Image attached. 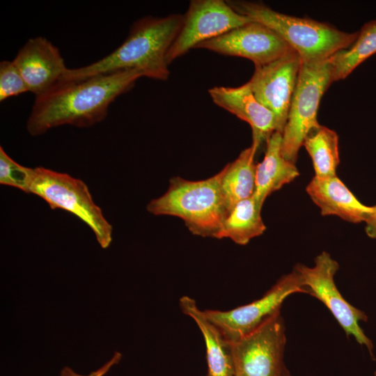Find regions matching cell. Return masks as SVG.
Wrapping results in <instances>:
<instances>
[{"instance_id":"obj_15","label":"cell","mask_w":376,"mask_h":376,"mask_svg":"<svg viewBox=\"0 0 376 376\" xmlns=\"http://www.w3.org/2000/svg\"><path fill=\"white\" fill-rule=\"evenodd\" d=\"M306 191L323 216L335 215L357 224L365 222L373 211V206L361 203L336 175L314 176Z\"/></svg>"},{"instance_id":"obj_22","label":"cell","mask_w":376,"mask_h":376,"mask_svg":"<svg viewBox=\"0 0 376 376\" xmlns=\"http://www.w3.org/2000/svg\"><path fill=\"white\" fill-rule=\"evenodd\" d=\"M33 169L24 166L0 147V184L17 188L28 194Z\"/></svg>"},{"instance_id":"obj_27","label":"cell","mask_w":376,"mask_h":376,"mask_svg":"<svg viewBox=\"0 0 376 376\" xmlns=\"http://www.w3.org/2000/svg\"><path fill=\"white\" fill-rule=\"evenodd\" d=\"M206 376H210V375H207Z\"/></svg>"},{"instance_id":"obj_12","label":"cell","mask_w":376,"mask_h":376,"mask_svg":"<svg viewBox=\"0 0 376 376\" xmlns=\"http://www.w3.org/2000/svg\"><path fill=\"white\" fill-rule=\"evenodd\" d=\"M195 48L245 58L251 60L255 66L267 64L295 51L274 31L255 21L201 42Z\"/></svg>"},{"instance_id":"obj_26","label":"cell","mask_w":376,"mask_h":376,"mask_svg":"<svg viewBox=\"0 0 376 376\" xmlns=\"http://www.w3.org/2000/svg\"><path fill=\"white\" fill-rule=\"evenodd\" d=\"M374 376H376V372L375 373V375H374Z\"/></svg>"},{"instance_id":"obj_7","label":"cell","mask_w":376,"mask_h":376,"mask_svg":"<svg viewBox=\"0 0 376 376\" xmlns=\"http://www.w3.org/2000/svg\"><path fill=\"white\" fill-rule=\"evenodd\" d=\"M339 265L330 254L322 251L315 259L313 267L297 264L294 269L299 276L306 294L320 300L331 313L347 336H353L361 345L368 350L374 357V346L359 325L366 322L367 315L354 307L342 296L336 287L334 276Z\"/></svg>"},{"instance_id":"obj_23","label":"cell","mask_w":376,"mask_h":376,"mask_svg":"<svg viewBox=\"0 0 376 376\" xmlns=\"http://www.w3.org/2000/svg\"><path fill=\"white\" fill-rule=\"evenodd\" d=\"M29 92L27 86L13 61L0 62V102Z\"/></svg>"},{"instance_id":"obj_13","label":"cell","mask_w":376,"mask_h":376,"mask_svg":"<svg viewBox=\"0 0 376 376\" xmlns=\"http://www.w3.org/2000/svg\"><path fill=\"white\" fill-rule=\"evenodd\" d=\"M13 62L36 97L56 85L68 69L58 47L43 36L29 38Z\"/></svg>"},{"instance_id":"obj_2","label":"cell","mask_w":376,"mask_h":376,"mask_svg":"<svg viewBox=\"0 0 376 376\" xmlns=\"http://www.w3.org/2000/svg\"><path fill=\"white\" fill-rule=\"evenodd\" d=\"M183 22V15L147 16L136 21L127 37L114 51L89 65L67 69L58 82H75L93 76L139 69L147 77L165 81L169 77L167 52Z\"/></svg>"},{"instance_id":"obj_25","label":"cell","mask_w":376,"mask_h":376,"mask_svg":"<svg viewBox=\"0 0 376 376\" xmlns=\"http://www.w3.org/2000/svg\"><path fill=\"white\" fill-rule=\"evenodd\" d=\"M365 231L367 235L376 240V205L373 206V211L365 221Z\"/></svg>"},{"instance_id":"obj_5","label":"cell","mask_w":376,"mask_h":376,"mask_svg":"<svg viewBox=\"0 0 376 376\" xmlns=\"http://www.w3.org/2000/svg\"><path fill=\"white\" fill-rule=\"evenodd\" d=\"M28 194L40 197L52 210L61 209L73 214L91 228L102 249L110 246L112 226L81 180L38 166L33 169Z\"/></svg>"},{"instance_id":"obj_10","label":"cell","mask_w":376,"mask_h":376,"mask_svg":"<svg viewBox=\"0 0 376 376\" xmlns=\"http://www.w3.org/2000/svg\"><path fill=\"white\" fill-rule=\"evenodd\" d=\"M252 20L233 10L223 0H194L183 15L178 35L169 49L170 64L201 42L217 38Z\"/></svg>"},{"instance_id":"obj_14","label":"cell","mask_w":376,"mask_h":376,"mask_svg":"<svg viewBox=\"0 0 376 376\" xmlns=\"http://www.w3.org/2000/svg\"><path fill=\"white\" fill-rule=\"evenodd\" d=\"M209 94L214 104L251 126V145L256 148L277 131L274 114L255 97L247 83L235 88L215 86Z\"/></svg>"},{"instance_id":"obj_11","label":"cell","mask_w":376,"mask_h":376,"mask_svg":"<svg viewBox=\"0 0 376 376\" xmlns=\"http://www.w3.org/2000/svg\"><path fill=\"white\" fill-rule=\"evenodd\" d=\"M301 59L295 51L267 64L255 66L246 82L255 97L275 116L282 134L296 87Z\"/></svg>"},{"instance_id":"obj_24","label":"cell","mask_w":376,"mask_h":376,"mask_svg":"<svg viewBox=\"0 0 376 376\" xmlns=\"http://www.w3.org/2000/svg\"><path fill=\"white\" fill-rule=\"evenodd\" d=\"M122 358L121 353L118 352H115L111 358L107 361L103 366H102L98 369L91 372L88 375H81L75 372L72 368L69 367H63L61 370L59 376H104L105 375L109 370L118 364Z\"/></svg>"},{"instance_id":"obj_3","label":"cell","mask_w":376,"mask_h":376,"mask_svg":"<svg viewBox=\"0 0 376 376\" xmlns=\"http://www.w3.org/2000/svg\"><path fill=\"white\" fill-rule=\"evenodd\" d=\"M238 13L274 31L299 56L301 61L320 62L350 47L359 31L348 33L312 19L275 11L263 3L226 1Z\"/></svg>"},{"instance_id":"obj_16","label":"cell","mask_w":376,"mask_h":376,"mask_svg":"<svg viewBox=\"0 0 376 376\" xmlns=\"http://www.w3.org/2000/svg\"><path fill=\"white\" fill-rule=\"evenodd\" d=\"M183 313L190 317L199 328L205 344L210 376H234L232 346L221 330L201 311L196 301L183 296L179 301Z\"/></svg>"},{"instance_id":"obj_6","label":"cell","mask_w":376,"mask_h":376,"mask_svg":"<svg viewBox=\"0 0 376 376\" xmlns=\"http://www.w3.org/2000/svg\"><path fill=\"white\" fill-rule=\"evenodd\" d=\"M329 59L320 62L301 61L296 87L282 132L281 153L295 164L307 135L320 125L317 119L320 100L333 83Z\"/></svg>"},{"instance_id":"obj_8","label":"cell","mask_w":376,"mask_h":376,"mask_svg":"<svg viewBox=\"0 0 376 376\" xmlns=\"http://www.w3.org/2000/svg\"><path fill=\"white\" fill-rule=\"evenodd\" d=\"M285 328L281 312L231 343L234 376H292L284 362Z\"/></svg>"},{"instance_id":"obj_20","label":"cell","mask_w":376,"mask_h":376,"mask_svg":"<svg viewBox=\"0 0 376 376\" xmlns=\"http://www.w3.org/2000/svg\"><path fill=\"white\" fill-rule=\"evenodd\" d=\"M376 53V19L361 27L354 43L329 58L333 81L345 79L357 67Z\"/></svg>"},{"instance_id":"obj_1","label":"cell","mask_w":376,"mask_h":376,"mask_svg":"<svg viewBox=\"0 0 376 376\" xmlns=\"http://www.w3.org/2000/svg\"><path fill=\"white\" fill-rule=\"evenodd\" d=\"M146 73L131 69L93 76L75 82H58L36 97L26 122L31 136L65 125L88 127L102 121L110 104Z\"/></svg>"},{"instance_id":"obj_19","label":"cell","mask_w":376,"mask_h":376,"mask_svg":"<svg viewBox=\"0 0 376 376\" xmlns=\"http://www.w3.org/2000/svg\"><path fill=\"white\" fill-rule=\"evenodd\" d=\"M262 207L253 197L238 202L224 219L217 239L229 238L245 245L261 235L266 226L261 217Z\"/></svg>"},{"instance_id":"obj_17","label":"cell","mask_w":376,"mask_h":376,"mask_svg":"<svg viewBox=\"0 0 376 376\" xmlns=\"http://www.w3.org/2000/svg\"><path fill=\"white\" fill-rule=\"evenodd\" d=\"M281 141L282 134L274 132L266 142L263 159L256 166L253 197L261 206L272 193L291 182L299 175L295 164L282 155Z\"/></svg>"},{"instance_id":"obj_9","label":"cell","mask_w":376,"mask_h":376,"mask_svg":"<svg viewBox=\"0 0 376 376\" xmlns=\"http://www.w3.org/2000/svg\"><path fill=\"white\" fill-rule=\"evenodd\" d=\"M306 290L297 272L283 276L260 299L228 311L205 310L207 317L233 343L256 330L280 312L284 300Z\"/></svg>"},{"instance_id":"obj_18","label":"cell","mask_w":376,"mask_h":376,"mask_svg":"<svg viewBox=\"0 0 376 376\" xmlns=\"http://www.w3.org/2000/svg\"><path fill=\"white\" fill-rule=\"evenodd\" d=\"M258 148L251 145L221 170V191L228 212L240 201L252 196L255 191L254 157Z\"/></svg>"},{"instance_id":"obj_21","label":"cell","mask_w":376,"mask_h":376,"mask_svg":"<svg viewBox=\"0 0 376 376\" xmlns=\"http://www.w3.org/2000/svg\"><path fill=\"white\" fill-rule=\"evenodd\" d=\"M303 146L312 159L315 177L336 175L340 157L338 136L334 130L320 125L307 135Z\"/></svg>"},{"instance_id":"obj_4","label":"cell","mask_w":376,"mask_h":376,"mask_svg":"<svg viewBox=\"0 0 376 376\" xmlns=\"http://www.w3.org/2000/svg\"><path fill=\"white\" fill-rule=\"evenodd\" d=\"M221 171L201 180L173 177L167 191L148 203L147 210L154 215L178 217L193 235L217 238L228 214L221 194Z\"/></svg>"}]
</instances>
